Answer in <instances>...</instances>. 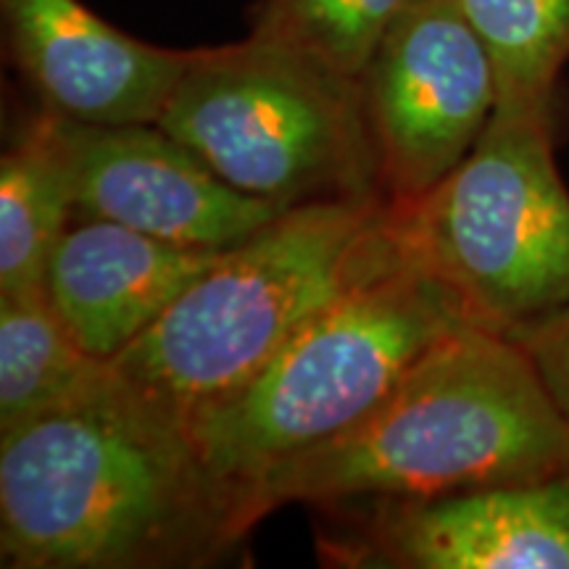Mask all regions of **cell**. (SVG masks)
Wrapping results in <instances>:
<instances>
[{
	"label": "cell",
	"mask_w": 569,
	"mask_h": 569,
	"mask_svg": "<svg viewBox=\"0 0 569 569\" xmlns=\"http://www.w3.org/2000/svg\"><path fill=\"white\" fill-rule=\"evenodd\" d=\"M253 528L246 490L113 367L77 401L0 436L3 567H209Z\"/></svg>",
	"instance_id": "1"
},
{
	"label": "cell",
	"mask_w": 569,
	"mask_h": 569,
	"mask_svg": "<svg viewBox=\"0 0 569 569\" xmlns=\"http://www.w3.org/2000/svg\"><path fill=\"white\" fill-rule=\"evenodd\" d=\"M569 472V425L525 348L461 325L365 417L274 465L248 493L261 522L288 503L432 498Z\"/></svg>",
	"instance_id": "2"
},
{
	"label": "cell",
	"mask_w": 569,
	"mask_h": 569,
	"mask_svg": "<svg viewBox=\"0 0 569 569\" xmlns=\"http://www.w3.org/2000/svg\"><path fill=\"white\" fill-rule=\"evenodd\" d=\"M393 259L388 201L288 209L227 248L109 361L190 427L243 390L327 303Z\"/></svg>",
	"instance_id": "3"
},
{
	"label": "cell",
	"mask_w": 569,
	"mask_h": 569,
	"mask_svg": "<svg viewBox=\"0 0 569 569\" xmlns=\"http://www.w3.org/2000/svg\"><path fill=\"white\" fill-rule=\"evenodd\" d=\"M156 124L280 211L388 201L361 80L267 34L193 48Z\"/></svg>",
	"instance_id": "4"
},
{
	"label": "cell",
	"mask_w": 569,
	"mask_h": 569,
	"mask_svg": "<svg viewBox=\"0 0 569 569\" xmlns=\"http://www.w3.org/2000/svg\"><path fill=\"white\" fill-rule=\"evenodd\" d=\"M561 98L496 103L430 193L388 203L398 259L443 282L475 325L503 332L569 303V190L557 167Z\"/></svg>",
	"instance_id": "5"
},
{
	"label": "cell",
	"mask_w": 569,
	"mask_h": 569,
	"mask_svg": "<svg viewBox=\"0 0 569 569\" xmlns=\"http://www.w3.org/2000/svg\"><path fill=\"white\" fill-rule=\"evenodd\" d=\"M467 322L443 282L396 253L311 317L243 390L196 417L190 432L213 472L248 498L282 459L365 417L427 348Z\"/></svg>",
	"instance_id": "6"
},
{
	"label": "cell",
	"mask_w": 569,
	"mask_h": 569,
	"mask_svg": "<svg viewBox=\"0 0 569 569\" xmlns=\"http://www.w3.org/2000/svg\"><path fill=\"white\" fill-rule=\"evenodd\" d=\"M388 203L430 193L496 109L493 61L457 0H415L361 77Z\"/></svg>",
	"instance_id": "7"
},
{
	"label": "cell",
	"mask_w": 569,
	"mask_h": 569,
	"mask_svg": "<svg viewBox=\"0 0 569 569\" xmlns=\"http://www.w3.org/2000/svg\"><path fill=\"white\" fill-rule=\"evenodd\" d=\"M319 557L351 569H569V472L432 498L317 507Z\"/></svg>",
	"instance_id": "8"
},
{
	"label": "cell",
	"mask_w": 569,
	"mask_h": 569,
	"mask_svg": "<svg viewBox=\"0 0 569 569\" xmlns=\"http://www.w3.org/2000/svg\"><path fill=\"white\" fill-rule=\"evenodd\" d=\"M59 119L77 188V219H109L163 243L227 251L280 217L240 193L159 124Z\"/></svg>",
	"instance_id": "9"
},
{
	"label": "cell",
	"mask_w": 569,
	"mask_h": 569,
	"mask_svg": "<svg viewBox=\"0 0 569 569\" xmlns=\"http://www.w3.org/2000/svg\"><path fill=\"white\" fill-rule=\"evenodd\" d=\"M6 59L40 109L84 124H156L190 51L138 40L82 0H0Z\"/></svg>",
	"instance_id": "10"
},
{
	"label": "cell",
	"mask_w": 569,
	"mask_h": 569,
	"mask_svg": "<svg viewBox=\"0 0 569 569\" xmlns=\"http://www.w3.org/2000/svg\"><path fill=\"white\" fill-rule=\"evenodd\" d=\"M224 251L182 248L109 219H74L46 269V290L84 351L113 359Z\"/></svg>",
	"instance_id": "11"
},
{
	"label": "cell",
	"mask_w": 569,
	"mask_h": 569,
	"mask_svg": "<svg viewBox=\"0 0 569 569\" xmlns=\"http://www.w3.org/2000/svg\"><path fill=\"white\" fill-rule=\"evenodd\" d=\"M77 219V188L56 113L40 109L0 159V293L46 284L61 234Z\"/></svg>",
	"instance_id": "12"
},
{
	"label": "cell",
	"mask_w": 569,
	"mask_h": 569,
	"mask_svg": "<svg viewBox=\"0 0 569 569\" xmlns=\"http://www.w3.org/2000/svg\"><path fill=\"white\" fill-rule=\"evenodd\" d=\"M109 369L77 343L46 284L0 293V436L77 401Z\"/></svg>",
	"instance_id": "13"
},
{
	"label": "cell",
	"mask_w": 569,
	"mask_h": 569,
	"mask_svg": "<svg viewBox=\"0 0 569 569\" xmlns=\"http://www.w3.org/2000/svg\"><path fill=\"white\" fill-rule=\"evenodd\" d=\"M493 61L496 103L561 98L569 67V0H457Z\"/></svg>",
	"instance_id": "14"
},
{
	"label": "cell",
	"mask_w": 569,
	"mask_h": 569,
	"mask_svg": "<svg viewBox=\"0 0 569 569\" xmlns=\"http://www.w3.org/2000/svg\"><path fill=\"white\" fill-rule=\"evenodd\" d=\"M415 0H256L251 32L315 56L361 80L396 19Z\"/></svg>",
	"instance_id": "15"
},
{
	"label": "cell",
	"mask_w": 569,
	"mask_h": 569,
	"mask_svg": "<svg viewBox=\"0 0 569 569\" xmlns=\"http://www.w3.org/2000/svg\"><path fill=\"white\" fill-rule=\"evenodd\" d=\"M507 336L530 356L553 407L569 425V303L528 325L515 327Z\"/></svg>",
	"instance_id": "16"
}]
</instances>
